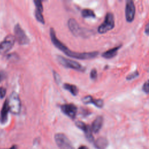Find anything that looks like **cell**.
Masks as SVG:
<instances>
[{
    "mask_svg": "<svg viewBox=\"0 0 149 149\" xmlns=\"http://www.w3.org/2000/svg\"><path fill=\"white\" fill-rule=\"evenodd\" d=\"M50 37L52 44L59 49L62 51L68 56L78 59H90L95 58L98 55V52L93 51L90 52H76L70 50L56 37L55 30L53 28L50 29Z\"/></svg>",
    "mask_w": 149,
    "mask_h": 149,
    "instance_id": "6da1fadb",
    "label": "cell"
},
{
    "mask_svg": "<svg viewBox=\"0 0 149 149\" xmlns=\"http://www.w3.org/2000/svg\"><path fill=\"white\" fill-rule=\"evenodd\" d=\"M8 100L10 112L15 115L19 114L21 110V101L18 94L13 91Z\"/></svg>",
    "mask_w": 149,
    "mask_h": 149,
    "instance_id": "7a4b0ae2",
    "label": "cell"
},
{
    "mask_svg": "<svg viewBox=\"0 0 149 149\" xmlns=\"http://www.w3.org/2000/svg\"><path fill=\"white\" fill-rule=\"evenodd\" d=\"M56 59L62 66L65 68L73 69L80 72H84L85 70V68L77 61H72L61 55H57Z\"/></svg>",
    "mask_w": 149,
    "mask_h": 149,
    "instance_id": "3957f363",
    "label": "cell"
},
{
    "mask_svg": "<svg viewBox=\"0 0 149 149\" xmlns=\"http://www.w3.org/2000/svg\"><path fill=\"white\" fill-rule=\"evenodd\" d=\"M115 26L114 17L112 13H107L104 22L98 27V32L100 34H104L112 30Z\"/></svg>",
    "mask_w": 149,
    "mask_h": 149,
    "instance_id": "277c9868",
    "label": "cell"
},
{
    "mask_svg": "<svg viewBox=\"0 0 149 149\" xmlns=\"http://www.w3.org/2000/svg\"><path fill=\"white\" fill-rule=\"evenodd\" d=\"M54 139L56 144L61 149H74L71 141L63 133H56Z\"/></svg>",
    "mask_w": 149,
    "mask_h": 149,
    "instance_id": "5b68a950",
    "label": "cell"
},
{
    "mask_svg": "<svg viewBox=\"0 0 149 149\" xmlns=\"http://www.w3.org/2000/svg\"><path fill=\"white\" fill-rule=\"evenodd\" d=\"M16 38L12 34L8 35L0 43V54L3 55L9 51L15 44Z\"/></svg>",
    "mask_w": 149,
    "mask_h": 149,
    "instance_id": "8992f818",
    "label": "cell"
},
{
    "mask_svg": "<svg viewBox=\"0 0 149 149\" xmlns=\"http://www.w3.org/2000/svg\"><path fill=\"white\" fill-rule=\"evenodd\" d=\"M15 37L17 42L20 45L27 44L30 40L27 36L26 34L24 31L20 27L19 24H16L14 27Z\"/></svg>",
    "mask_w": 149,
    "mask_h": 149,
    "instance_id": "52a82bcc",
    "label": "cell"
},
{
    "mask_svg": "<svg viewBox=\"0 0 149 149\" xmlns=\"http://www.w3.org/2000/svg\"><path fill=\"white\" fill-rule=\"evenodd\" d=\"M68 27L71 33L75 36H83L84 34H86L85 29L81 28L75 19L70 18L68 21Z\"/></svg>",
    "mask_w": 149,
    "mask_h": 149,
    "instance_id": "ba28073f",
    "label": "cell"
},
{
    "mask_svg": "<svg viewBox=\"0 0 149 149\" xmlns=\"http://www.w3.org/2000/svg\"><path fill=\"white\" fill-rule=\"evenodd\" d=\"M136 8L134 2L132 0H127L125 5V17L127 22L133 21L135 16Z\"/></svg>",
    "mask_w": 149,
    "mask_h": 149,
    "instance_id": "9c48e42d",
    "label": "cell"
},
{
    "mask_svg": "<svg viewBox=\"0 0 149 149\" xmlns=\"http://www.w3.org/2000/svg\"><path fill=\"white\" fill-rule=\"evenodd\" d=\"M61 109L64 114L71 119L75 118L77 111V108L74 104L72 103L62 104L61 105Z\"/></svg>",
    "mask_w": 149,
    "mask_h": 149,
    "instance_id": "30bf717a",
    "label": "cell"
},
{
    "mask_svg": "<svg viewBox=\"0 0 149 149\" xmlns=\"http://www.w3.org/2000/svg\"><path fill=\"white\" fill-rule=\"evenodd\" d=\"M75 125L79 129L82 130L84 132L86 137L89 141L92 142L94 141V137L92 134L93 131L91 130V127L89 125H86V123L81 121L76 122Z\"/></svg>",
    "mask_w": 149,
    "mask_h": 149,
    "instance_id": "8fae6325",
    "label": "cell"
},
{
    "mask_svg": "<svg viewBox=\"0 0 149 149\" xmlns=\"http://www.w3.org/2000/svg\"><path fill=\"white\" fill-rule=\"evenodd\" d=\"M34 3L36 6V11H35V17L36 19L42 24H45V20L44 16L42 14L43 11V6L42 4V1L40 0H34Z\"/></svg>",
    "mask_w": 149,
    "mask_h": 149,
    "instance_id": "7c38bea8",
    "label": "cell"
},
{
    "mask_svg": "<svg viewBox=\"0 0 149 149\" xmlns=\"http://www.w3.org/2000/svg\"><path fill=\"white\" fill-rule=\"evenodd\" d=\"M82 101L85 104H92L97 108H101L104 106V101L101 99H94L91 95H87L82 98Z\"/></svg>",
    "mask_w": 149,
    "mask_h": 149,
    "instance_id": "4fadbf2b",
    "label": "cell"
},
{
    "mask_svg": "<svg viewBox=\"0 0 149 149\" xmlns=\"http://www.w3.org/2000/svg\"><path fill=\"white\" fill-rule=\"evenodd\" d=\"M10 109L8 104V100L6 99L2 105L0 113V122L2 124H4L7 122L8 113Z\"/></svg>",
    "mask_w": 149,
    "mask_h": 149,
    "instance_id": "5bb4252c",
    "label": "cell"
},
{
    "mask_svg": "<svg viewBox=\"0 0 149 149\" xmlns=\"http://www.w3.org/2000/svg\"><path fill=\"white\" fill-rule=\"evenodd\" d=\"M102 124H103V118L101 116H97L92 123L91 127L92 131L95 133H98L101 129Z\"/></svg>",
    "mask_w": 149,
    "mask_h": 149,
    "instance_id": "9a60e30c",
    "label": "cell"
},
{
    "mask_svg": "<svg viewBox=\"0 0 149 149\" xmlns=\"http://www.w3.org/2000/svg\"><path fill=\"white\" fill-rule=\"evenodd\" d=\"M121 47V45L108 49L102 54V56L105 59H111L115 56L118 54V51Z\"/></svg>",
    "mask_w": 149,
    "mask_h": 149,
    "instance_id": "2e32d148",
    "label": "cell"
},
{
    "mask_svg": "<svg viewBox=\"0 0 149 149\" xmlns=\"http://www.w3.org/2000/svg\"><path fill=\"white\" fill-rule=\"evenodd\" d=\"M108 141L104 137H99L94 141V146L97 149H105L108 146Z\"/></svg>",
    "mask_w": 149,
    "mask_h": 149,
    "instance_id": "e0dca14e",
    "label": "cell"
},
{
    "mask_svg": "<svg viewBox=\"0 0 149 149\" xmlns=\"http://www.w3.org/2000/svg\"><path fill=\"white\" fill-rule=\"evenodd\" d=\"M64 89L69 91L73 95H77L79 93L78 88L73 84H70L69 83H65L63 86Z\"/></svg>",
    "mask_w": 149,
    "mask_h": 149,
    "instance_id": "ac0fdd59",
    "label": "cell"
},
{
    "mask_svg": "<svg viewBox=\"0 0 149 149\" xmlns=\"http://www.w3.org/2000/svg\"><path fill=\"white\" fill-rule=\"evenodd\" d=\"M81 15L83 17H95V15L93 10L90 9H84L81 11Z\"/></svg>",
    "mask_w": 149,
    "mask_h": 149,
    "instance_id": "d6986e66",
    "label": "cell"
},
{
    "mask_svg": "<svg viewBox=\"0 0 149 149\" xmlns=\"http://www.w3.org/2000/svg\"><path fill=\"white\" fill-rule=\"evenodd\" d=\"M139 76V73L137 70H136L134 72H132L131 73H130L129 74H128L126 79L127 80H133L134 79H136V77H137L138 76Z\"/></svg>",
    "mask_w": 149,
    "mask_h": 149,
    "instance_id": "ffe728a7",
    "label": "cell"
},
{
    "mask_svg": "<svg viewBox=\"0 0 149 149\" xmlns=\"http://www.w3.org/2000/svg\"><path fill=\"white\" fill-rule=\"evenodd\" d=\"M143 91L146 94H149V80L146 81L143 86Z\"/></svg>",
    "mask_w": 149,
    "mask_h": 149,
    "instance_id": "44dd1931",
    "label": "cell"
},
{
    "mask_svg": "<svg viewBox=\"0 0 149 149\" xmlns=\"http://www.w3.org/2000/svg\"><path fill=\"white\" fill-rule=\"evenodd\" d=\"M53 76H54V78L56 81V83L59 84L61 81V77L59 76V74L56 72H55V70H53Z\"/></svg>",
    "mask_w": 149,
    "mask_h": 149,
    "instance_id": "7402d4cb",
    "label": "cell"
},
{
    "mask_svg": "<svg viewBox=\"0 0 149 149\" xmlns=\"http://www.w3.org/2000/svg\"><path fill=\"white\" fill-rule=\"evenodd\" d=\"M90 78L93 80H95L97 77V72L95 69H93L90 72Z\"/></svg>",
    "mask_w": 149,
    "mask_h": 149,
    "instance_id": "603a6c76",
    "label": "cell"
},
{
    "mask_svg": "<svg viewBox=\"0 0 149 149\" xmlns=\"http://www.w3.org/2000/svg\"><path fill=\"white\" fill-rule=\"evenodd\" d=\"M6 88L2 87H0V98L1 99H2L3 98H4V97L6 95Z\"/></svg>",
    "mask_w": 149,
    "mask_h": 149,
    "instance_id": "cb8c5ba5",
    "label": "cell"
},
{
    "mask_svg": "<svg viewBox=\"0 0 149 149\" xmlns=\"http://www.w3.org/2000/svg\"><path fill=\"white\" fill-rule=\"evenodd\" d=\"M144 32L146 34L149 35V22L146 25V27L144 29Z\"/></svg>",
    "mask_w": 149,
    "mask_h": 149,
    "instance_id": "d4e9b609",
    "label": "cell"
},
{
    "mask_svg": "<svg viewBox=\"0 0 149 149\" xmlns=\"http://www.w3.org/2000/svg\"><path fill=\"white\" fill-rule=\"evenodd\" d=\"M17 146L16 145H13L9 148H0V149H17Z\"/></svg>",
    "mask_w": 149,
    "mask_h": 149,
    "instance_id": "484cf974",
    "label": "cell"
},
{
    "mask_svg": "<svg viewBox=\"0 0 149 149\" xmlns=\"http://www.w3.org/2000/svg\"><path fill=\"white\" fill-rule=\"evenodd\" d=\"M78 149H88V148H87V147H86L84 146H81L79 147Z\"/></svg>",
    "mask_w": 149,
    "mask_h": 149,
    "instance_id": "4316f807",
    "label": "cell"
},
{
    "mask_svg": "<svg viewBox=\"0 0 149 149\" xmlns=\"http://www.w3.org/2000/svg\"><path fill=\"white\" fill-rule=\"evenodd\" d=\"M1 80V74H0V81Z\"/></svg>",
    "mask_w": 149,
    "mask_h": 149,
    "instance_id": "83f0119b",
    "label": "cell"
}]
</instances>
